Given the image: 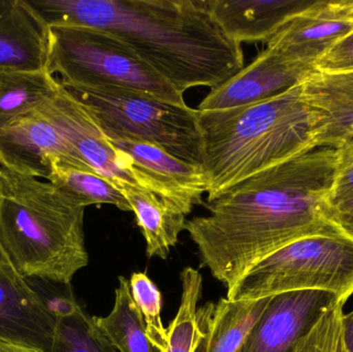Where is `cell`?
Instances as JSON below:
<instances>
[{
  "label": "cell",
  "instance_id": "22",
  "mask_svg": "<svg viewBox=\"0 0 353 352\" xmlns=\"http://www.w3.org/2000/svg\"><path fill=\"white\" fill-rule=\"evenodd\" d=\"M68 198L87 208L92 205H113L119 210L132 212L122 192L101 176L83 171L54 158L50 161L47 180Z\"/></svg>",
  "mask_w": 353,
  "mask_h": 352
},
{
  "label": "cell",
  "instance_id": "23",
  "mask_svg": "<svg viewBox=\"0 0 353 352\" xmlns=\"http://www.w3.org/2000/svg\"><path fill=\"white\" fill-rule=\"evenodd\" d=\"M56 324L50 352H118L103 337L78 302L55 313Z\"/></svg>",
  "mask_w": 353,
  "mask_h": 352
},
{
  "label": "cell",
  "instance_id": "6",
  "mask_svg": "<svg viewBox=\"0 0 353 352\" xmlns=\"http://www.w3.org/2000/svg\"><path fill=\"white\" fill-rule=\"evenodd\" d=\"M301 291H327L344 305L352 295L353 240L335 225L270 254L252 267L225 298L255 301Z\"/></svg>",
  "mask_w": 353,
  "mask_h": 352
},
{
  "label": "cell",
  "instance_id": "5",
  "mask_svg": "<svg viewBox=\"0 0 353 352\" xmlns=\"http://www.w3.org/2000/svg\"><path fill=\"white\" fill-rule=\"evenodd\" d=\"M50 74L70 89L115 87L185 105L176 90L126 43L107 31L91 27L50 28Z\"/></svg>",
  "mask_w": 353,
  "mask_h": 352
},
{
  "label": "cell",
  "instance_id": "15",
  "mask_svg": "<svg viewBox=\"0 0 353 352\" xmlns=\"http://www.w3.org/2000/svg\"><path fill=\"white\" fill-rule=\"evenodd\" d=\"M314 115L315 147L339 149L353 138V72H313L302 83Z\"/></svg>",
  "mask_w": 353,
  "mask_h": 352
},
{
  "label": "cell",
  "instance_id": "7",
  "mask_svg": "<svg viewBox=\"0 0 353 352\" xmlns=\"http://www.w3.org/2000/svg\"><path fill=\"white\" fill-rule=\"evenodd\" d=\"M65 89L86 107L107 138L157 145L174 156L201 167L196 109L115 87Z\"/></svg>",
  "mask_w": 353,
  "mask_h": 352
},
{
  "label": "cell",
  "instance_id": "27",
  "mask_svg": "<svg viewBox=\"0 0 353 352\" xmlns=\"http://www.w3.org/2000/svg\"><path fill=\"white\" fill-rule=\"evenodd\" d=\"M338 150V169L327 207L353 198V138Z\"/></svg>",
  "mask_w": 353,
  "mask_h": 352
},
{
  "label": "cell",
  "instance_id": "21",
  "mask_svg": "<svg viewBox=\"0 0 353 352\" xmlns=\"http://www.w3.org/2000/svg\"><path fill=\"white\" fill-rule=\"evenodd\" d=\"M60 89L47 68L35 72L0 70V123L37 109Z\"/></svg>",
  "mask_w": 353,
  "mask_h": 352
},
{
  "label": "cell",
  "instance_id": "3",
  "mask_svg": "<svg viewBox=\"0 0 353 352\" xmlns=\"http://www.w3.org/2000/svg\"><path fill=\"white\" fill-rule=\"evenodd\" d=\"M207 204L248 178L315 147V119L302 84L267 101L199 111Z\"/></svg>",
  "mask_w": 353,
  "mask_h": 352
},
{
  "label": "cell",
  "instance_id": "17",
  "mask_svg": "<svg viewBox=\"0 0 353 352\" xmlns=\"http://www.w3.org/2000/svg\"><path fill=\"white\" fill-rule=\"evenodd\" d=\"M314 1L308 0H208L222 30L238 43L269 41L294 14Z\"/></svg>",
  "mask_w": 353,
  "mask_h": 352
},
{
  "label": "cell",
  "instance_id": "12",
  "mask_svg": "<svg viewBox=\"0 0 353 352\" xmlns=\"http://www.w3.org/2000/svg\"><path fill=\"white\" fill-rule=\"evenodd\" d=\"M339 302L323 291H301L272 298L236 352H292L321 316Z\"/></svg>",
  "mask_w": 353,
  "mask_h": 352
},
{
  "label": "cell",
  "instance_id": "20",
  "mask_svg": "<svg viewBox=\"0 0 353 352\" xmlns=\"http://www.w3.org/2000/svg\"><path fill=\"white\" fill-rule=\"evenodd\" d=\"M94 320L101 334L118 352H159L147 336L144 320L125 277L118 278L111 312L105 318L94 316Z\"/></svg>",
  "mask_w": 353,
  "mask_h": 352
},
{
  "label": "cell",
  "instance_id": "31",
  "mask_svg": "<svg viewBox=\"0 0 353 352\" xmlns=\"http://www.w3.org/2000/svg\"><path fill=\"white\" fill-rule=\"evenodd\" d=\"M0 352H41L28 345L12 342V341L0 340Z\"/></svg>",
  "mask_w": 353,
  "mask_h": 352
},
{
  "label": "cell",
  "instance_id": "25",
  "mask_svg": "<svg viewBox=\"0 0 353 352\" xmlns=\"http://www.w3.org/2000/svg\"><path fill=\"white\" fill-rule=\"evenodd\" d=\"M130 293L146 326L147 336L159 352L168 346V329L161 318V291L145 273H134L130 279Z\"/></svg>",
  "mask_w": 353,
  "mask_h": 352
},
{
  "label": "cell",
  "instance_id": "10",
  "mask_svg": "<svg viewBox=\"0 0 353 352\" xmlns=\"http://www.w3.org/2000/svg\"><path fill=\"white\" fill-rule=\"evenodd\" d=\"M353 30V0L314 1L290 19L268 48L294 63L315 68V63Z\"/></svg>",
  "mask_w": 353,
  "mask_h": 352
},
{
  "label": "cell",
  "instance_id": "19",
  "mask_svg": "<svg viewBox=\"0 0 353 352\" xmlns=\"http://www.w3.org/2000/svg\"><path fill=\"white\" fill-rule=\"evenodd\" d=\"M272 298L255 301L221 298L197 309L203 335L193 352H236Z\"/></svg>",
  "mask_w": 353,
  "mask_h": 352
},
{
  "label": "cell",
  "instance_id": "26",
  "mask_svg": "<svg viewBox=\"0 0 353 352\" xmlns=\"http://www.w3.org/2000/svg\"><path fill=\"white\" fill-rule=\"evenodd\" d=\"M343 304L336 302L313 328L299 340L292 352H336L342 334Z\"/></svg>",
  "mask_w": 353,
  "mask_h": 352
},
{
  "label": "cell",
  "instance_id": "9",
  "mask_svg": "<svg viewBox=\"0 0 353 352\" xmlns=\"http://www.w3.org/2000/svg\"><path fill=\"white\" fill-rule=\"evenodd\" d=\"M39 110L97 175L119 190L126 184L142 187L128 157L112 146L92 115L61 84L57 94Z\"/></svg>",
  "mask_w": 353,
  "mask_h": 352
},
{
  "label": "cell",
  "instance_id": "16",
  "mask_svg": "<svg viewBox=\"0 0 353 352\" xmlns=\"http://www.w3.org/2000/svg\"><path fill=\"white\" fill-rule=\"evenodd\" d=\"M50 27L26 0H0V70L47 68Z\"/></svg>",
  "mask_w": 353,
  "mask_h": 352
},
{
  "label": "cell",
  "instance_id": "8",
  "mask_svg": "<svg viewBox=\"0 0 353 352\" xmlns=\"http://www.w3.org/2000/svg\"><path fill=\"white\" fill-rule=\"evenodd\" d=\"M53 158L95 173L39 107L0 123V167L48 180Z\"/></svg>",
  "mask_w": 353,
  "mask_h": 352
},
{
  "label": "cell",
  "instance_id": "1",
  "mask_svg": "<svg viewBox=\"0 0 353 352\" xmlns=\"http://www.w3.org/2000/svg\"><path fill=\"white\" fill-rule=\"evenodd\" d=\"M338 150L315 148L261 172L187 220L199 260L230 293L244 275L284 246L325 231Z\"/></svg>",
  "mask_w": 353,
  "mask_h": 352
},
{
  "label": "cell",
  "instance_id": "28",
  "mask_svg": "<svg viewBox=\"0 0 353 352\" xmlns=\"http://www.w3.org/2000/svg\"><path fill=\"white\" fill-rule=\"evenodd\" d=\"M315 70L327 74L353 72V30L315 63Z\"/></svg>",
  "mask_w": 353,
  "mask_h": 352
},
{
  "label": "cell",
  "instance_id": "24",
  "mask_svg": "<svg viewBox=\"0 0 353 352\" xmlns=\"http://www.w3.org/2000/svg\"><path fill=\"white\" fill-rule=\"evenodd\" d=\"M182 296L175 318L168 328L165 352H193L201 335L197 318V303L203 291V277L195 269L187 267L181 272Z\"/></svg>",
  "mask_w": 353,
  "mask_h": 352
},
{
  "label": "cell",
  "instance_id": "4",
  "mask_svg": "<svg viewBox=\"0 0 353 352\" xmlns=\"http://www.w3.org/2000/svg\"><path fill=\"white\" fill-rule=\"evenodd\" d=\"M85 209L50 182L0 167V245L25 279L70 285L88 265Z\"/></svg>",
  "mask_w": 353,
  "mask_h": 352
},
{
  "label": "cell",
  "instance_id": "14",
  "mask_svg": "<svg viewBox=\"0 0 353 352\" xmlns=\"http://www.w3.org/2000/svg\"><path fill=\"white\" fill-rule=\"evenodd\" d=\"M315 70L267 48L249 65L211 89L197 110L215 111L261 103L302 84Z\"/></svg>",
  "mask_w": 353,
  "mask_h": 352
},
{
  "label": "cell",
  "instance_id": "30",
  "mask_svg": "<svg viewBox=\"0 0 353 352\" xmlns=\"http://www.w3.org/2000/svg\"><path fill=\"white\" fill-rule=\"evenodd\" d=\"M342 339L345 352H353V311L342 316Z\"/></svg>",
  "mask_w": 353,
  "mask_h": 352
},
{
  "label": "cell",
  "instance_id": "29",
  "mask_svg": "<svg viewBox=\"0 0 353 352\" xmlns=\"http://www.w3.org/2000/svg\"><path fill=\"white\" fill-rule=\"evenodd\" d=\"M327 218L344 235L353 240V198L327 207Z\"/></svg>",
  "mask_w": 353,
  "mask_h": 352
},
{
  "label": "cell",
  "instance_id": "18",
  "mask_svg": "<svg viewBox=\"0 0 353 352\" xmlns=\"http://www.w3.org/2000/svg\"><path fill=\"white\" fill-rule=\"evenodd\" d=\"M120 191L136 216L145 241L149 258L167 260L178 244L179 236L186 227V213L169 198L140 186L126 185Z\"/></svg>",
  "mask_w": 353,
  "mask_h": 352
},
{
  "label": "cell",
  "instance_id": "13",
  "mask_svg": "<svg viewBox=\"0 0 353 352\" xmlns=\"http://www.w3.org/2000/svg\"><path fill=\"white\" fill-rule=\"evenodd\" d=\"M55 324L48 302L17 272L0 245V340L50 352Z\"/></svg>",
  "mask_w": 353,
  "mask_h": 352
},
{
  "label": "cell",
  "instance_id": "11",
  "mask_svg": "<svg viewBox=\"0 0 353 352\" xmlns=\"http://www.w3.org/2000/svg\"><path fill=\"white\" fill-rule=\"evenodd\" d=\"M130 161L144 189L178 205L187 215L203 203L208 183L203 167L174 156L157 145L126 138H107Z\"/></svg>",
  "mask_w": 353,
  "mask_h": 352
},
{
  "label": "cell",
  "instance_id": "2",
  "mask_svg": "<svg viewBox=\"0 0 353 352\" xmlns=\"http://www.w3.org/2000/svg\"><path fill=\"white\" fill-rule=\"evenodd\" d=\"M51 27L115 35L176 90L213 89L244 68L242 45L216 22L208 0H26Z\"/></svg>",
  "mask_w": 353,
  "mask_h": 352
}]
</instances>
